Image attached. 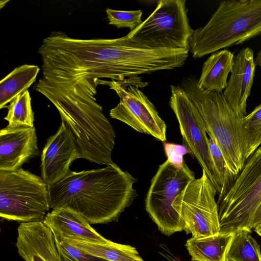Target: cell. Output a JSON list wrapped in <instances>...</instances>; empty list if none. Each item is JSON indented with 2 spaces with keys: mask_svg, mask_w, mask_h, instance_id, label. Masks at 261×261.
Here are the masks:
<instances>
[{
  "mask_svg": "<svg viewBox=\"0 0 261 261\" xmlns=\"http://www.w3.org/2000/svg\"><path fill=\"white\" fill-rule=\"evenodd\" d=\"M217 191L204 170L175 198L173 207L180 216L183 230L201 239L220 232Z\"/></svg>",
  "mask_w": 261,
  "mask_h": 261,
  "instance_id": "9c48e42d",
  "label": "cell"
},
{
  "mask_svg": "<svg viewBox=\"0 0 261 261\" xmlns=\"http://www.w3.org/2000/svg\"><path fill=\"white\" fill-rule=\"evenodd\" d=\"M261 220V203L256 210L253 217V226Z\"/></svg>",
  "mask_w": 261,
  "mask_h": 261,
  "instance_id": "83f0119b",
  "label": "cell"
},
{
  "mask_svg": "<svg viewBox=\"0 0 261 261\" xmlns=\"http://www.w3.org/2000/svg\"><path fill=\"white\" fill-rule=\"evenodd\" d=\"M169 105L179 123L183 145L191 152L216 189L217 185L211 164L207 131L197 108L179 86H171Z\"/></svg>",
  "mask_w": 261,
  "mask_h": 261,
  "instance_id": "8fae6325",
  "label": "cell"
},
{
  "mask_svg": "<svg viewBox=\"0 0 261 261\" xmlns=\"http://www.w3.org/2000/svg\"><path fill=\"white\" fill-rule=\"evenodd\" d=\"M164 147L167 160L175 167L181 168L185 163L183 156L186 154H191L190 150L184 145L164 142Z\"/></svg>",
  "mask_w": 261,
  "mask_h": 261,
  "instance_id": "4316f807",
  "label": "cell"
},
{
  "mask_svg": "<svg viewBox=\"0 0 261 261\" xmlns=\"http://www.w3.org/2000/svg\"><path fill=\"white\" fill-rule=\"evenodd\" d=\"M208 146L213 171L217 182V193L220 201L226 194L234 179L227 168L223 155L214 139L208 138Z\"/></svg>",
  "mask_w": 261,
  "mask_h": 261,
  "instance_id": "603a6c76",
  "label": "cell"
},
{
  "mask_svg": "<svg viewBox=\"0 0 261 261\" xmlns=\"http://www.w3.org/2000/svg\"><path fill=\"white\" fill-rule=\"evenodd\" d=\"M17 232L16 246L25 261H63L53 232L43 222L20 223Z\"/></svg>",
  "mask_w": 261,
  "mask_h": 261,
  "instance_id": "9a60e30c",
  "label": "cell"
},
{
  "mask_svg": "<svg viewBox=\"0 0 261 261\" xmlns=\"http://www.w3.org/2000/svg\"><path fill=\"white\" fill-rule=\"evenodd\" d=\"M7 108L8 113L4 119L8 122L7 126L34 127V112L28 90L16 96Z\"/></svg>",
  "mask_w": 261,
  "mask_h": 261,
  "instance_id": "7402d4cb",
  "label": "cell"
},
{
  "mask_svg": "<svg viewBox=\"0 0 261 261\" xmlns=\"http://www.w3.org/2000/svg\"><path fill=\"white\" fill-rule=\"evenodd\" d=\"M106 13L109 24L117 28H127L130 31L142 23L143 12L141 10L134 11H120L107 9Z\"/></svg>",
  "mask_w": 261,
  "mask_h": 261,
  "instance_id": "d4e9b609",
  "label": "cell"
},
{
  "mask_svg": "<svg viewBox=\"0 0 261 261\" xmlns=\"http://www.w3.org/2000/svg\"><path fill=\"white\" fill-rule=\"evenodd\" d=\"M261 203V145L246 160L225 195L217 202L223 233L253 228V217Z\"/></svg>",
  "mask_w": 261,
  "mask_h": 261,
  "instance_id": "8992f818",
  "label": "cell"
},
{
  "mask_svg": "<svg viewBox=\"0 0 261 261\" xmlns=\"http://www.w3.org/2000/svg\"><path fill=\"white\" fill-rule=\"evenodd\" d=\"M261 35V0L225 1L208 22L194 30L188 49L194 59Z\"/></svg>",
  "mask_w": 261,
  "mask_h": 261,
  "instance_id": "3957f363",
  "label": "cell"
},
{
  "mask_svg": "<svg viewBox=\"0 0 261 261\" xmlns=\"http://www.w3.org/2000/svg\"><path fill=\"white\" fill-rule=\"evenodd\" d=\"M40 154L36 128L7 126L0 130V171H14Z\"/></svg>",
  "mask_w": 261,
  "mask_h": 261,
  "instance_id": "4fadbf2b",
  "label": "cell"
},
{
  "mask_svg": "<svg viewBox=\"0 0 261 261\" xmlns=\"http://www.w3.org/2000/svg\"><path fill=\"white\" fill-rule=\"evenodd\" d=\"M185 0H161L154 11L126 36L132 41L151 48L188 49L193 30Z\"/></svg>",
  "mask_w": 261,
  "mask_h": 261,
  "instance_id": "52a82bcc",
  "label": "cell"
},
{
  "mask_svg": "<svg viewBox=\"0 0 261 261\" xmlns=\"http://www.w3.org/2000/svg\"><path fill=\"white\" fill-rule=\"evenodd\" d=\"M51 208L48 186L22 168L0 171V217L22 223L43 222Z\"/></svg>",
  "mask_w": 261,
  "mask_h": 261,
  "instance_id": "5b68a950",
  "label": "cell"
},
{
  "mask_svg": "<svg viewBox=\"0 0 261 261\" xmlns=\"http://www.w3.org/2000/svg\"><path fill=\"white\" fill-rule=\"evenodd\" d=\"M40 71L35 65L24 64L14 68L0 82V109L6 108L16 96L28 90Z\"/></svg>",
  "mask_w": 261,
  "mask_h": 261,
  "instance_id": "ffe728a7",
  "label": "cell"
},
{
  "mask_svg": "<svg viewBox=\"0 0 261 261\" xmlns=\"http://www.w3.org/2000/svg\"><path fill=\"white\" fill-rule=\"evenodd\" d=\"M253 228L257 234L261 236V220L256 223Z\"/></svg>",
  "mask_w": 261,
  "mask_h": 261,
  "instance_id": "f1b7e54d",
  "label": "cell"
},
{
  "mask_svg": "<svg viewBox=\"0 0 261 261\" xmlns=\"http://www.w3.org/2000/svg\"><path fill=\"white\" fill-rule=\"evenodd\" d=\"M256 64L253 50L241 49L234 57V65L223 95L236 116L243 120L247 115V100L253 83Z\"/></svg>",
  "mask_w": 261,
  "mask_h": 261,
  "instance_id": "5bb4252c",
  "label": "cell"
},
{
  "mask_svg": "<svg viewBox=\"0 0 261 261\" xmlns=\"http://www.w3.org/2000/svg\"><path fill=\"white\" fill-rule=\"evenodd\" d=\"M63 238L82 251L108 261H144L136 248L129 245L112 241L101 243L73 238Z\"/></svg>",
  "mask_w": 261,
  "mask_h": 261,
  "instance_id": "d6986e66",
  "label": "cell"
},
{
  "mask_svg": "<svg viewBox=\"0 0 261 261\" xmlns=\"http://www.w3.org/2000/svg\"><path fill=\"white\" fill-rule=\"evenodd\" d=\"M54 235L58 251L63 261H108L87 253L70 244L62 237Z\"/></svg>",
  "mask_w": 261,
  "mask_h": 261,
  "instance_id": "484cf974",
  "label": "cell"
},
{
  "mask_svg": "<svg viewBox=\"0 0 261 261\" xmlns=\"http://www.w3.org/2000/svg\"><path fill=\"white\" fill-rule=\"evenodd\" d=\"M247 141L246 160L261 145V103L243 119Z\"/></svg>",
  "mask_w": 261,
  "mask_h": 261,
  "instance_id": "cb8c5ba5",
  "label": "cell"
},
{
  "mask_svg": "<svg viewBox=\"0 0 261 261\" xmlns=\"http://www.w3.org/2000/svg\"><path fill=\"white\" fill-rule=\"evenodd\" d=\"M137 181L114 163L104 168L71 171L48 187L50 207H66L77 213L90 224L117 222L137 196Z\"/></svg>",
  "mask_w": 261,
  "mask_h": 261,
  "instance_id": "7a4b0ae2",
  "label": "cell"
},
{
  "mask_svg": "<svg viewBox=\"0 0 261 261\" xmlns=\"http://www.w3.org/2000/svg\"><path fill=\"white\" fill-rule=\"evenodd\" d=\"M199 112L207 133L220 148L235 180L246 161L247 141L243 120L227 102L222 92L200 89L194 77H185L180 86Z\"/></svg>",
  "mask_w": 261,
  "mask_h": 261,
  "instance_id": "277c9868",
  "label": "cell"
},
{
  "mask_svg": "<svg viewBox=\"0 0 261 261\" xmlns=\"http://www.w3.org/2000/svg\"><path fill=\"white\" fill-rule=\"evenodd\" d=\"M43 223L54 234L63 238L101 243L111 241L97 232L84 217L66 207L53 209L47 214Z\"/></svg>",
  "mask_w": 261,
  "mask_h": 261,
  "instance_id": "2e32d148",
  "label": "cell"
},
{
  "mask_svg": "<svg viewBox=\"0 0 261 261\" xmlns=\"http://www.w3.org/2000/svg\"><path fill=\"white\" fill-rule=\"evenodd\" d=\"M195 179L194 172L186 163L178 168L167 160L159 166L151 180L145 206L163 234L170 236L183 230L180 216L173 204L177 195Z\"/></svg>",
  "mask_w": 261,
  "mask_h": 261,
  "instance_id": "ba28073f",
  "label": "cell"
},
{
  "mask_svg": "<svg viewBox=\"0 0 261 261\" xmlns=\"http://www.w3.org/2000/svg\"><path fill=\"white\" fill-rule=\"evenodd\" d=\"M98 84L99 79L57 82L42 77L34 89L58 111L74 137L79 158L107 166L114 163L111 154L116 135L95 97Z\"/></svg>",
  "mask_w": 261,
  "mask_h": 261,
  "instance_id": "6da1fadb",
  "label": "cell"
},
{
  "mask_svg": "<svg viewBox=\"0 0 261 261\" xmlns=\"http://www.w3.org/2000/svg\"><path fill=\"white\" fill-rule=\"evenodd\" d=\"M251 232L244 230L234 234L226 261H261L260 246Z\"/></svg>",
  "mask_w": 261,
  "mask_h": 261,
  "instance_id": "44dd1931",
  "label": "cell"
},
{
  "mask_svg": "<svg viewBox=\"0 0 261 261\" xmlns=\"http://www.w3.org/2000/svg\"><path fill=\"white\" fill-rule=\"evenodd\" d=\"M254 60L256 65H257L261 68V49L257 53Z\"/></svg>",
  "mask_w": 261,
  "mask_h": 261,
  "instance_id": "f546056e",
  "label": "cell"
},
{
  "mask_svg": "<svg viewBox=\"0 0 261 261\" xmlns=\"http://www.w3.org/2000/svg\"><path fill=\"white\" fill-rule=\"evenodd\" d=\"M79 158L74 137L61 121L56 134L47 139L41 152V177L48 187L53 185L69 174L71 164Z\"/></svg>",
  "mask_w": 261,
  "mask_h": 261,
  "instance_id": "7c38bea8",
  "label": "cell"
},
{
  "mask_svg": "<svg viewBox=\"0 0 261 261\" xmlns=\"http://www.w3.org/2000/svg\"><path fill=\"white\" fill-rule=\"evenodd\" d=\"M234 233H219L201 239L191 238L185 246L192 261H226Z\"/></svg>",
  "mask_w": 261,
  "mask_h": 261,
  "instance_id": "ac0fdd59",
  "label": "cell"
},
{
  "mask_svg": "<svg viewBox=\"0 0 261 261\" xmlns=\"http://www.w3.org/2000/svg\"><path fill=\"white\" fill-rule=\"evenodd\" d=\"M137 77L128 78L121 82L100 80V84L108 85L120 98L118 104L110 110V116L139 133L165 142L167 125L153 103L139 89V87H143L148 84Z\"/></svg>",
  "mask_w": 261,
  "mask_h": 261,
  "instance_id": "30bf717a",
  "label": "cell"
},
{
  "mask_svg": "<svg viewBox=\"0 0 261 261\" xmlns=\"http://www.w3.org/2000/svg\"><path fill=\"white\" fill-rule=\"evenodd\" d=\"M168 261H182L180 258H179L176 255H173L172 256L170 257Z\"/></svg>",
  "mask_w": 261,
  "mask_h": 261,
  "instance_id": "4dcf8cb0",
  "label": "cell"
},
{
  "mask_svg": "<svg viewBox=\"0 0 261 261\" xmlns=\"http://www.w3.org/2000/svg\"><path fill=\"white\" fill-rule=\"evenodd\" d=\"M234 56L228 49L212 54L203 63L197 81L198 88L205 92H222L234 65Z\"/></svg>",
  "mask_w": 261,
  "mask_h": 261,
  "instance_id": "e0dca14e",
  "label": "cell"
},
{
  "mask_svg": "<svg viewBox=\"0 0 261 261\" xmlns=\"http://www.w3.org/2000/svg\"><path fill=\"white\" fill-rule=\"evenodd\" d=\"M9 2V1L7 0V1H1L0 2V8L1 9H2L4 6H5V5L6 4V3Z\"/></svg>",
  "mask_w": 261,
  "mask_h": 261,
  "instance_id": "1f68e13d",
  "label": "cell"
}]
</instances>
